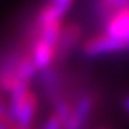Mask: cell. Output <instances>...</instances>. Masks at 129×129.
Instances as JSON below:
<instances>
[{"label": "cell", "mask_w": 129, "mask_h": 129, "mask_svg": "<svg viewBox=\"0 0 129 129\" xmlns=\"http://www.w3.org/2000/svg\"><path fill=\"white\" fill-rule=\"evenodd\" d=\"M13 129H33V126H25V125H14Z\"/></svg>", "instance_id": "cell-10"}, {"label": "cell", "mask_w": 129, "mask_h": 129, "mask_svg": "<svg viewBox=\"0 0 129 129\" xmlns=\"http://www.w3.org/2000/svg\"><path fill=\"white\" fill-rule=\"evenodd\" d=\"M125 107H126V110L129 111V98H126V100H125Z\"/></svg>", "instance_id": "cell-11"}, {"label": "cell", "mask_w": 129, "mask_h": 129, "mask_svg": "<svg viewBox=\"0 0 129 129\" xmlns=\"http://www.w3.org/2000/svg\"><path fill=\"white\" fill-rule=\"evenodd\" d=\"M27 50L37 70H48L58 59V47L47 40L39 37L32 30L27 41Z\"/></svg>", "instance_id": "cell-2"}, {"label": "cell", "mask_w": 129, "mask_h": 129, "mask_svg": "<svg viewBox=\"0 0 129 129\" xmlns=\"http://www.w3.org/2000/svg\"><path fill=\"white\" fill-rule=\"evenodd\" d=\"M43 129H63V125H62V121L59 119V117L55 114V113H52L45 119L44 125H43Z\"/></svg>", "instance_id": "cell-7"}, {"label": "cell", "mask_w": 129, "mask_h": 129, "mask_svg": "<svg viewBox=\"0 0 129 129\" xmlns=\"http://www.w3.org/2000/svg\"><path fill=\"white\" fill-rule=\"evenodd\" d=\"M73 2H74V0H51V3H54V4L58 6V7H60L62 10L66 11V13L69 11V8L72 7Z\"/></svg>", "instance_id": "cell-9"}, {"label": "cell", "mask_w": 129, "mask_h": 129, "mask_svg": "<svg viewBox=\"0 0 129 129\" xmlns=\"http://www.w3.org/2000/svg\"><path fill=\"white\" fill-rule=\"evenodd\" d=\"M93 109V98L91 95H84L78 99V102L73 104V111L70 115L64 129H84L89 114Z\"/></svg>", "instance_id": "cell-6"}, {"label": "cell", "mask_w": 129, "mask_h": 129, "mask_svg": "<svg viewBox=\"0 0 129 129\" xmlns=\"http://www.w3.org/2000/svg\"><path fill=\"white\" fill-rule=\"evenodd\" d=\"M122 51H126L125 44L110 37L104 32L92 35L91 37L85 39L81 43V52L85 56H89V58L117 54V52H122Z\"/></svg>", "instance_id": "cell-3"}, {"label": "cell", "mask_w": 129, "mask_h": 129, "mask_svg": "<svg viewBox=\"0 0 129 129\" xmlns=\"http://www.w3.org/2000/svg\"><path fill=\"white\" fill-rule=\"evenodd\" d=\"M13 126H14V122L11 119V117L0 113V129H13Z\"/></svg>", "instance_id": "cell-8"}, {"label": "cell", "mask_w": 129, "mask_h": 129, "mask_svg": "<svg viewBox=\"0 0 129 129\" xmlns=\"http://www.w3.org/2000/svg\"><path fill=\"white\" fill-rule=\"evenodd\" d=\"M81 26L76 22H69L63 25L58 41V58L63 59L70 54L81 41Z\"/></svg>", "instance_id": "cell-5"}, {"label": "cell", "mask_w": 129, "mask_h": 129, "mask_svg": "<svg viewBox=\"0 0 129 129\" xmlns=\"http://www.w3.org/2000/svg\"><path fill=\"white\" fill-rule=\"evenodd\" d=\"M8 113L14 125L32 126L39 110V98L30 84H22L10 93Z\"/></svg>", "instance_id": "cell-1"}, {"label": "cell", "mask_w": 129, "mask_h": 129, "mask_svg": "<svg viewBox=\"0 0 129 129\" xmlns=\"http://www.w3.org/2000/svg\"><path fill=\"white\" fill-rule=\"evenodd\" d=\"M103 25L104 33L125 44L129 51V7L117 10Z\"/></svg>", "instance_id": "cell-4"}]
</instances>
